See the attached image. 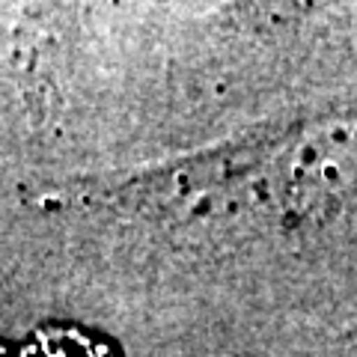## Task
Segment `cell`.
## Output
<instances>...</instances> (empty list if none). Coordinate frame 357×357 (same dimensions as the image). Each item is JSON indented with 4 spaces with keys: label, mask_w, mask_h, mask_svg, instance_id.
Here are the masks:
<instances>
[{
    "label": "cell",
    "mask_w": 357,
    "mask_h": 357,
    "mask_svg": "<svg viewBox=\"0 0 357 357\" xmlns=\"http://www.w3.org/2000/svg\"><path fill=\"white\" fill-rule=\"evenodd\" d=\"M15 357H116L107 340L75 325H48L33 331Z\"/></svg>",
    "instance_id": "1"
}]
</instances>
